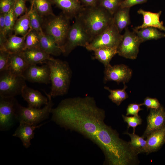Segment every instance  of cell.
<instances>
[{"label":"cell","instance_id":"1","mask_svg":"<svg viewBox=\"0 0 165 165\" xmlns=\"http://www.w3.org/2000/svg\"><path fill=\"white\" fill-rule=\"evenodd\" d=\"M51 113V120L61 127L79 133L91 141L105 123V111L90 96L62 100Z\"/></svg>","mask_w":165,"mask_h":165},{"label":"cell","instance_id":"2","mask_svg":"<svg viewBox=\"0 0 165 165\" xmlns=\"http://www.w3.org/2000/svg\"><path fill=\"white\" fill-rule=\"evenodd\" d=\"M101 150L105 156L104 164L135 165L139 162L138 154L128 142L120 138L116 131L104 123L92 141Z\"/></svg>","mask_w":165,"mask_h":165},{"label":"cell","instance_id":"3","mask_svg":"<svg viewBox=\"0 0 165 165\" xmlns=\"http://www.w3.org/2000/svg\"><path fill=\"white\" fill-rule=\"evenodd\" d=\"M76 16L91 41L105 29L113 20L112 15L98 6L84 7Z\"/></svg>","mask_w":165,"mask_h":165},{"label":"cell","instance_id":"4","mask_svg":"<svg viewBox=\"0 0 165 165\" xmlns=\"http://www.w3.org/2000/svg\"><path fill=\"white\" fill-rule=\"evenodd\" d=\"M44 63L49 66L51 84L49 94L52 97L66 94L69 88L72 72L68 63L53 57Z\"/></svg>","mask_w":165,"mask_h":165},{"label":"cell","instance_id":"5","mask_svg":"<svg viewBox=\"0 0 165 165\" xmlns=\"http://www.w3.org/2000/svg\"><path fill=\"white\" fill-rule=\"evenodd\" d=\"M44 93L48 99V104L42 108L25 107L17 102L16 105V119L19 122L37 125L47 119L52 108L53 104L52 97L46 92Z\"/></svg>","mask_w":165,"mask_h":165},{"label":"cell","instance_id":"6","mask_svg":"<svg viewBox=\"0 0 165 165\" xmlns=\"http://www.w3.org/2000/svg\"><path fill=\"white\" fill-rule=\"evenodd\" d=\"M70 19L63 13L51 16L45 25V33L53 37L62 53L71 26Z\"/></svg>","mask_w":165,"mask_h":165},{"label":"cell","instance_id":"7","mask_svg":"<svg viewBox=\"0 0 165 165\" xmlns=\"http://www.w3.org/2000/svg\"><path fill=\"white\" fill-rule=\"evenodd\" d=\"M75 18L68 31L62 52L65 56L68 55L77 47L85 48L91 41L79 19L77 16Z\"/></svg>","mask_w":165,"mask_h":165},{"label":"cell","instance_id":"8","mask_svg":"<svg viewBox=\"0 0 165 165\" xmlns=\"http://www.w3.org/2000/svg\"><path fill=\"white\" fill-rule=\"evenodd\" d=\"M114 20L103 31L94 38L85 47L89 51L103 47L117 48L122 38Z\"/></svg>","mask_w":165,"mask_h":165},{"label":"cell","instance_id":"9","mask_svg":"<svg viewBox=\"0 0 165 165\" xmlns=\"http://www.w3.org/2000/svg\"><path fill=\"white\" fill-rule=\"evenodd\" d=\"M0 72V97H14L21 94L23 89L27 85L23 76L14 75L8 70Z\"/></svg>","mask_w":165,"mask_h":165},{"label":"cell","instance_id":"10","mask_svg":"<svg viewBox=\"0 0 165 165\" xmlns=\"http://www.w3.org/2000/svg\"><path fill=\"white\" fill-rule=\"evenodd\" d=\"M121 40L117 48L118 55L125 58L132 60L137 58L139 46L142 43L136 34L131 31L128 27L125 29Z\"/></svg>","mask_w":165,"mask_h":165},{"label":"cell","instance_id":"11","mask_svg":"<svg viewBox=\"0 0 165 165\" xmlns=\"http://www.w3.org/2000/svg\"><path fill=\"white\" fill-rule=\"evenodd\" d=\"M17 101L14 97L0 99V130L6 131L13 125L16 120V105Z\"/></svg>","mask_w":165,"mask_h":165},{"label":"cell","instance_id":"12","mask_svg":"<svg viewBox=\"0 0 165 165\" xmlns=\"http://www.w3.org/2000/svg\"><path fill=\"white\" fill-rule=\"evenodd\" d=\"M132 73V70L125 64H110L105 67L104 81L105 82L112 81L125 84L130 81Z\"/></svg>","mask_w":165,"mask_h":165},{"label":"cell","instance_id":"13","mask_svg":"<svg viewBox=\"0 0 165 165\" xmlns=\"http://www.w3.org/2000/svg\"><path fill=\"white\" fill-rule=\"evenodd\" d=\"M22 76L26 80L32 82L46 84L50 82V68L46 64L41 66L29 64Z\"/></svg>","mask_w":165,"mask_h":165},{"label":"cell","instance_id":"14","mask_svg":"<svg viewBox=\"0 0 165 165\" xmlns=\"http://www.w3.org/2000/svg\"><path fill=\"white\" fill-rule=\"evenodd\" d=\"M147 126L142 137L144 138L152 132L165 126V111L161 106L157 109H150L147 118Z\"/></svg>","mask_w":165,"mask_h":165},{"label":"cell","instance_id":"15","mask_svg":"<svg viewBox=\"0 0 165 165\" xmlns=\"http://www.w3.org/2000/svg\"><path fill=\"white\" fill-rule=\"evenodd\" d=\"M21 94L27 102L29 107L40 108L42 105H46L48 102L47 97L44 96L38 91L27 85L23 89Z\"/></svg>","mask_w":165,"mask_h":165},{"label":"cell","instance_id":"16","mask_svg":"<svg viewBox=\"0 0 165 165\" xmlns=\"http://www.w3.org/2000/svg\"><path fill=\"white\" fill-rule=\"evenodd\" d=\"M45 123H46L38 125H34L23 122H20L19 126L13 136L19 138L23 146L28 148L31 145V140L34 137V131Z\"/></svg>","mask_w":165,"mask_h":165},{"label":"cell","instance_id":"17","mask_svg":"<svg viewBox=\"0 0 165 165\" xmlns=\"http://www.w3.org/2000/svg\"><path fill=\"white\" fill-rule=\"evenodd\" d=\"M70 19L75 18L84 8L79 0H50Z\"/></svg>","mask_w":165,"mask_h":165},{"label":"cell","instance_id":"18","mask_svg":"<svg viewBox=\"0 0 165 165\" xmlns=\"http://www.w3.org/2000/svg\"><path fill=\"white\" fill-rule=\"evenodd\" d=\"M137 12L142 16L143 21L141 25L136 27L134 28L138 30L146 27H152L160 30L165 31V27L163 26V22L160 20L161 11L155 13L140 9Z\"/></svg>","mask_w":165,"mask_h":165},{"label":"cell","instance_id":"19","mask_svg":"<svg viewBox=\"0 0 165 165\" xmlns=\"http://www.w3.org/2000/svg\"><path fill=\"white\" fill-rule=\"evenodd\" d=\"M22 51L10 54L8 70L16 75L22 76L29 65Z\"/></svg>","mask_w":165,"mask_h":165},{"label":"cell","instance_id":"20","mask_svg":"<svg viewBox=\"0 0 165 165\" xmlns=\"http://www.w3.org/2000/svg\"><path fill=\"white\" fill-rule=\"evenodd\" d=\"M147 154L156 152L165 143V126L147 136Z\"/></svg>","mask_w":165,"mask_h":165},{"label":"cell","instance_id":"21","mask_svg":"<svg viewBox=\"0 0 165 165\" xmlns=\"http://www.w3.org/2000/svg\"><path fill=\"white\" fill-rule=\"evenodd\" d=\"M37 32L40 49L50 55L58 56L62 53L61 50L51 36L45 33L42 30Z\"/></svg>","mask_w":165,"mask_h":165},{"label":"cell","instance_id":"22","mask_svg":"<svg viewBox=\"0 0 165 165\" xmlns=\"http://www.w3.org/2000/svg\"><path fill=\"white\" fill-rule=\"evenodd\" d=\"M22 52L29 64L37 65L44 63L52 57L40 48L27 49Z\"/></svg>","mask_w":165,"mask_h":165},{"label":"cell","instance_id":"23","mask_svg":"<svg viewBox=\"0 0 165 165\" xmlns=\"http://www.w3.org/2000/svg\"><path fill=\"white\" fill-rule=\"evenodd\" d=\"M130 9L120 7L113 16L114 22L120 33L130 23Z\"/></svg>","mask_w":165,"mask_h":165},{"label":"cell","instance_id":"24","mask_svg":"<svg viewBox=\"0 0 165 165\" xmlns=\"http://www.w3.org/2000/svg\"><path fill=\"white\" fill-rule=\"evenodd\" d=\"M142 43L150 40H157L165 37V33L161 32L157 28L148 27L138 30L133 28Z\"/></svg>","mask_w":165,"mask_h":165},{"label":"cell","instance_id":"25","mask_svg":"<svg viewBox=\"0 0 165 165\" xmlns=\"http://www.w3.org/2000/svg\"><path fill=\"white\" fill-rule=\"evenodd\" d=\"M94 58L103 64L105 67L110 64L112 58L118 53L117 48L103 47L97 48L94 51Z\"/></svg>","mask_w":165,"mask_h":165},{"label":"cell","instance_id":"26","mask_svg":"<svg viewBox=\"0 0 165 165\" xmlns=\"http://www.w3.org/2000/svg\"><path fill=\"white\" fill-rule=\"evenodd\" d=\"M27 35L19 36L14 34L10 35L7 38L5 45V50L10 53L22 51L25 46V40Z\"/></svg>","mask_w":165,"mask_h":165},{"label":"cell","instance_id":"27","mask_svg":"<svg viewBox=\"0 0 165 165\" xmlns=\"http://www.w3.org/2000/svg\"><path fill=\"white\" fill-rule=\"evenodd\" d=\"M32 30L29 18V10L16 20L13 29L14 35L24 36Z\"/></svg>","mask_w":165,"mask_h":165},{"label":"cell","instance_id":"28","mask_svg":"<svg viewBox=\"0 0 165 165\" xmlns=\"http://www.w3.org/2000/svg\"><path fill=\"white\" fill-rule=\"evenodd\" d=\"M38 14L42 17L55 15L53 12L50 0H30Z\"/></svg>","mask_w":165,"mask_h":165},{"label":"cell","instance_id":"29","mask_svg":"<svg viewBox=\"0 0 165 165\" xmlns=\"http://www.w3.org/2000/svg\"><path fill=\"white\" fill-rule=\"evenodd\" d=\"M124 134L128 135L130 138L131 141L129 142L133 150L138 154L141 153H146L147 151V140L144 138L135 134V133L130 134L126 132Z\"/></svg>","mask_w":165,"mask_h":165},{"label":"cell","instance_id":"30","mask_svg":"<svg viewBox=\"0 0 165 165\" xmlns=\"http://www.w3.org/2000/svg\"><path fill=\"white\" fill-rule=\"evenodd\" d=\"M124 87L122 89L112 90L107 86H105L104 88L108 90L110 94L108 96L109 98L117 105H119L121 103L128 97V95L126 91L127 86L123 84Z\"/></svg>","mask_w":165,"mask_h":165},{"label":"cell","instance_id":"31","mask_svg":"<svg viewBox=\"0 0 165 165\" xmlns=\"http://www.w3.org/2000/svg\"><path fill=\"white\" fill-rule=\"evenodd\" d=\"M29 12L31 29L37 32H38L42 30L43 17L38 14L32 4H31L30 8L29 9Z\"/></svg>","mask_w":165,"mask_h":165},{"label":"cell","instance_id":"32","mask_svg":"<svg viewBox=\"0 0 165 165\" xmlns=\"http://www.w3.org/2000/svg\"><path fill=\"white\" fill-rule=\"evenodd\" d=\"M123 0H98L97 6L108 11L113 16L115 12L120 7Z\"/></svg>","mask_w":165,"mask_h":165},{"label":"cell","instance_id":"33","mask_svg":"<svg viewBox=\"0 0 165 165\" xmlns=\"http://www.w3.org/2000/svg\"><path fill=\"white\" fill-rule=\"evenodd\" d=\"M14 5L10 10L5 15L4 22L6 35L7 37L12 35L11 34L13 31V28L16 21L14 13Z\"/></svg>","mask_w":165,"mask_h":165},{"label":"cell","instance_id":"34","mask_svg":"<svg viewBox=\"0 0 165 165\" xmlns=\"http://www.w3.org/2000/svg\"><path fill=\"white\" fill-rule=\"evenodd\" d=\"M35 48H40L39 40L37 32L31 30L26 36L24 50Z\"/></svg>","mask_w":165,"mask_h":165},{"label":"cell","instance_id":"35","mask_svg":"<svg viewBox=\"0 0 165 165\" xmlns=\"http://www.w3.org/2000/svg\"><path fill=\"white\" fill-rule=\"evenodd\" d=\"M27 0H16L14 7V13L16 20L28 10L26 6Z\"/></svg>","mask_w":165,"mask_h":165},{"label":"cell","instance_id":"36","mask_svg":"<svg viewBox=\"0 0 165 165\" xmlns=\"http://www.w3.org/2000/svg\"><path fill=\"white\" fill-rule=\"evenodd\" d=\"M122 116L124 122L127 123L128 128L130 127L133 128V133H135L136 127L142 123V120L139 116H127L123 115Z\"/></svg>","mask_w":165,"mask_h":165},{"label":"cell","instance_id":"37","mask_svg":"<svg viewBox=\"0 0 165 165\" xmlns=\"http://www.w3.org/2000/svg\"><path fill=\"white\" fill-rule=\"evenodd\" d=\"M10 53L6 50H0V72L8 70Z\"/></svg>","mask_w":165,"mask_h":165},{"label":"cell","instance_id":"38","mask_svg":"<svg viewBox=\"0 0 165 165\" xmlns=\"http://www.w3.org/2000/svg\"><path fill=\"white\" fill-rule=\"evenodd\" d=\"M143 105L145 106L147 109H157L160 108L161 105L159 101L156 98L146 97L144 100Z\"/></svg>","mask_w":165,"mask_h":165},{"label":"cell","instance_id":"39","mask_svg":"<svg viewBox=\"0 0 165 165\" xmlns=\"http://www.w3.org/2000/svg\"><path fill=\"white\" fill-rule=\"evenodd\" d=\"M16 0H0V13H8L14 5Z\"/></svg>","mask_w":165,"mask_h":165},{"label":"cell","instance_id":"40","mask_svg":"<svg viewBox=\"0 0 165 165\" xmlns=\"http://www.w3.org/2000/svg\"><path fill=\"white\" fill-rule=\"evenodd\" d=\"M143 105V103H131L128 106L127 109L126 115L138 116V112L143 110L140 107Z\"/></svg>","mask_w":165,"mask_h":165},{"label":"cell","instance_id":"41","mask_svg":"<svg viewBox=\"0 0 165 165\" xmlns=\"http://www.w3.org/2000/svg\"><path fill=\"white\" fill-rule=\"evenodd\" d=\"M148 0H123L120 5L121 8H130L134 5L146 2Z\"/></svg>","mask_w":165,"mask_h":165},{"label":"cell","instance_id":"42","mask_svg":"<svg viewBox=\"0 0 165 165\" xmlns=\"http://www.w3.org/2000/svg\"><path fill=\"white\" fill-rule=\"evenodd\" d=\"M98 0H79L81 4L85 7H94L97 6Z\"/></svg>","mask_w":165,"mask_h":165},{"label":"cell","instance_id":"43","mask_svg":"<svg viewBox=\"0 0 165 165\" xmlns=\"http://www.w3.org/2000/svg\"><path fill=\"white\" fill-rule=\"evenodd\" d=\"M5 15L4 14L0 13V35H4L6 36L4 22Z\"/></svg>","mask_w":165,"mask_h":165}]
</instances>
